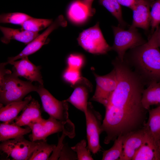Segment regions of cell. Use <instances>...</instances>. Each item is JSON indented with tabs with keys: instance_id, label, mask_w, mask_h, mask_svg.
<instances>
[{
	"instance_id": "obj_26",
	"label": "cell",
	"mask_w": 160,
	"mask_h": 160,
	"mask_svg": "<svg viewBox=\"0 0 160 160\" xmlns=\"http://www.w3.org/2000/svg\"><path fill=\"white\" fill-rule=\"evenodd\" d=\"M53 22L52 19L36 18L31 17L21 25V28L33 32L39 31L48 27Z\"/></svg>"
},
{
	"instance_id": "obj_13",
	"label": "cell",
	"mask_w": 160,
	"mask_h": 160,
	"mask_svg": "<svg viewBox=\"0 0 160 160\" xmlns=\"http://www.w3.org/2000/svg\"><path fill=\"white\" fill-rule=\"evenodd\" d=\"M154 0H139L132 10L133 20L130 27L139 28L147 31L151 26L150 8Z\"/></svg>"
},
{
	"instance_id": "obj_12",
	"label": "cell",
	"mask_w": 160,
	"mask_h": 160,
	"mask_svg": "<svg viewBox=\"0 0 160 160\" xmlns=\"http://www.w3.org/2000/svg\"><path fill=\"white\" fill-rule=\"evenodd\" d=\"M14 66L13 73L17 76H22L29 81L38 82L40 84L43 85V81L40 72L41 67L36 66L28 59V57L20 59L18 61L9 63Z\"/></svg>"
},
{
	"instance_id": "obj_18",
	"label": "cell",
	"mask_w": 160,
	"mask_h": 160,
	"mask_svg": "<svg viewBox=\"0 0 160 160\" xmlns=\"http://www.w3.org/2000/svg\"><path fill=\"white\" fill-rule=\"evenodd\" d=\"M31 95L21 101L10 103L4 106L0 103V120L3 122L12 123L18 116L19 113L32 100Z\"/></svg>"
},
{
	"instance_id": "obj_19",
	"label": "cell",
	"mask_w": 160,
	"mask_h": 160,
	"mask_svg": "<svg viewBox=\"0 0 160 160\" xmlns=\"http://www.w3.org/2000/svg\"><path fill=\"white\" fill-rule=\"evenodd\" d=\"M145 132L143 143L132 160H160V152L157 146Z\"/></svg>"
},
{
	"instance_id": "obj_34",
	"label": "cell",
	"mask_w": 160,
	"mask_h": 160,
	"mask_svg": "<svg viewBox=\"0 0 160 160\" xmlns=\"http://www.w3.org/2000/svg\"><path fill=\"white\" fill-rule=\"evenodd\" d=\"M67 135L64 132L61 136L59 139L57 145L56 146L53 151V153L51 156L49 157L48 160H58V159L60 153L64 144L63 141L65 137Z\"/></svg>"
},
{
	"instance_id": "obj_27",
	"label": "cell",
	"mask_w": 160,
	"mask_h": 160,
	"mask_svg": "<svg viewBox=\"0 0 160 160\" xmlns=\"http://www.w3.org/2000/svg\"><path fill=\"white\" fill-rule=\"evenodd\" d=\"M56 145L49 144L47 140H41L40 143L33 152L29 160H48L51 153L53 152Z\"/></svg>"
},
{
	"instance_id": "obj_30",
	"label": "cell",
	"mask_w": 160,
	"mask_h": 160,
	"mask_svg": "<svg viewBox=\"0 0 160 160\" xmlns=\"http://www.w3.org/2000/svg\"><path fill=\"white\" fill-rule=\"evenodd\" d=\"M150 11L152 34L160 24V0H154Z\"/></svg>"
},
{
	"instance_id": "obj_11",
	"label": "cell",
	"mask_w": 160,
	"mask_h": 160,
	"mask_svg": "<svg viewBox=\"0 0 160 160\" xmlns=\"http://www.w3.org/2000/svg\"><path fill=\"white\" fill-rule=\"evenodd\" d=\"M67 22L62 15H59L52 23L42 33L39 34L32 40L18 55L9 57L7 63L28 57L39 50L44 44L49 35L54 30L60 27H65Z\"/></svg>"
},
{
	"instance_id": "obj_1",
	"label": "cell",
	"mask_w": 160,
	"mask_h": 160,
	"mask_svg": "<svg viewBox=\"0 0 160 160\" xmlns=\"http://www.w3.org/2000/svg\"><path fill=\"white\" fill-rule=\"evenodd\" d=\"M117 76L116 87L105 106L102 132L105 133L104 143L109 144L119 136H125L143 128L148 111L141 99L145 85L126 63L119 62L113 66Z\"/></svg>"
},
{
	"instance_id": "obj_24",
	"label": "cell",
	"mask_w": 160,
	"mask_h": 160,
	"mask_svg": "<svg viewBox=\"0 0 160 160\" xmlns=\"http://www.w3.org/2000/svg\"><path fill=\"white\" fill-rule=\"evenodd\" d=\"M124 137L119 136L114 141L113 146L104 151L102 160H119L123 153V144Z\"/></svg>"
},
{
	"instance_id": "obj_17",
	"label": "cell",
	"mask_w": 160,
	"mask_h": 160,
	"mask_svg": "<svg viewBox=\"0 0 160 160\" xmlns=\"http://www.w3.org/2000/svg\"><path fill=\"white\" fill-rule=\"evenodd\" d=\"M68 19L72 22L81 24L94 15L82 0H75L69 5L67 11Z\"/></svg>"
},
{
	"instance_id": "obj_36",
	"label": "cell",
	"mask_w": 160,
	"mask_h": 160,
	"mask_svg": "<svg viewBox=\"0 0 160 160\" xmlns=\"http://www.w3.org/2000/svg\"><path fill=\"white\" fill-rule=\"evenodd\" d=\"M82 1L87 6L90 11L94 14L95 13V10L92 7V4L94 0H82Z\"/></svg>"
},
{
	"instance_id": "obj_33",
	"label": "cell",
	"mask_w": 160,
	"mask_h": 160,
	"mask_svg": "<svg viewBox=\"0 0 160 160\" xmlns=\"http://www.w3.org/2000/svg\"><path fill=\"white\" fill-rule=\"evenodd\" d=\"M59 160H76L77 159L76 153L71 147L70 148L68 145L64 144L62 148Z\"/></svg>"
},
{
	"instance_id": "obj_7",
	"label": "cell",
	"mask_w": 160,
	"mask_h": 160,
	"mask_svg": "<svg viewBox=\"0 0 160 160\" xmlns=\"http://www.w3.org/2000/svg\"><path fill=\"white\" fill-rule=\"evenodd\" d=\"M40 140L30 141L24 136L2 142L0 150L13 160H29L40 143Z\"/></svg>"
},
{
	"instance_id": "obj_16",
	"label": "cell",
	"mask_w": 160,
	"mask_h": 160,
	"mask_svg": "<svg viewBox=\"0 0 160 160\" xmlns=\"http://www.w3.org/2000/svg\"><path fill=\"white\" fill-rule=\"evenodd\" d=\"M22 111L21 115L13 122L17 126H28L32 122L38 121L43 119L41 116L40 105L34 99H32Z\"/></svg>"
},
{
	"instance_id": "obj_25",
	"label": "cell",
	"mask_w": 160,
	"mask_h": 160,
	"mask_svg": "<svg viewBox=\"0 0 160 160\" xmlns=\"http://www.w3.org/2000/svg\"><path fill=\"white\" fill-rule=\"evenodd\" d=\"M99 2L116 18L119 26L124 28L126 26V23L123 19L121 5L117 0H99Z\"/></svg>"
},
{
	"instance_id": "obj_32",
	"label": "cell",
	"mask_w": 160,
	"mask_h": 160,
	"mask_svg": "<svg viewBox=\"0 0 160 160\" xmlns=\"http://www.w3.org/2000/svg\"><path fill=\"white\" fill-rule=\"evenodd\" d=\"M68 67L79 70L84 63V59L81 55L77 54H71L67 59Z\"/></svg>"
},
{
	"instance_id": "obj_21",
	"label": "cell",
	"mask_w": 160,
	"mask_h": 160,
	"mask_svg": "<svg viewBox=\"0 0 160 160\" xmlns=\"http://www.w3.org/2000/svg\"><path fill=\"white\" fill-rule=\"evenodd\" d=\"M142 103L148 111L153 105H160V83L153 81L150 83L142 93Z\"/></svg>"
},
{
	"instance_id": "obj_10",
	"label": "cell",
	"mask_w": 160,
	"mask_h": 160,
	"mask_svg": "<svg viewBox=\"0 0 160 160\" xmlns=\"http://www.w3.org/2000/svg\"><path fill=\"white\" fill-rule=\"evenodd\" d=\"M96 83V89L91 100L103 105L104 107L115 90L117 84V79L114 68L109 73L99 76L93 72Z\"/></svg>"
},
{
	"instance_id": "obj_9",
	"label": "cell",
	"mask_w": 160,
	"mask_h": 160,
	"mask_svg": "<svg viewBox=\"0 0 160 160\" xmlns=\"http://www.w3.org/2000/svg\"><path fill=\"white\" fill-rule=\"evenodd\" d=\"M40 97L43 108L49 117L62 121L68 119V106L65 100L60 101L55 98L43 87L40 84L36 91Z\"/></svg>"
},
{
	"instance_id": "obj_2",
	"label": "cell",
	"mask_w": 160,
	"mask_h": 160,
	"mask_svg": "<svg viewBox=\"0 0 160 160\" xmlns=\"http://www.w3.org/2000/svg\"><path fill=\"white\" fill-rule=\"evenodd\" d=\"M157 27L144 44L130 49L124 60L147 86L153 81L160 83V50Z\"/></svg>"
},
{
	"instance_id": "obj_38",
	"label": "cell",
	"mask_w": 160,
	"mask_h": 160,
	"mask_svg": "<svg viewBox=\"0 0 160 160\" xmlns=\"http://www.w3.org/2000/svg\"><path fill=\"white\" fill-rule=\"evenodd\" d=\"M157 147L158 149V150L159 152H160V138H159V141L158 142L157 145Z\"/></svg>"
},
{
	"instance_id": "obj_20",
	"label": "cell",
	"mask_w": 160,
	"mask_h": 160,
	"mask_svg": "<svg viewBox=\"0 0 160 160\" xmlns=\"http://www.w3.org/2000/svg\"><path fill=\"white\" fill-rule=\"evenodd\" d=\"M148 112V117L144 128L157 146L160 138V105L149 109Z\"/></svg>"
},
{
	"instance_id": "obj_15",
	"label": "cell",
	"mask_w": 160,
	"mask_h": 160,
	"mask_svg": "<svg viewBox=\"0 0 160 160\" xmlns=\"http://www.w3.org/2000/svg\"><path fill=\"white\" fill-rule=\"evenodd\" d=\"M0 29L3 34L1 40L5 44L15 40L28 44L39 34L38 33L31 32L22 28L17 29L0 26Z\"/></svg>"
},
{
	"instance_id": "obj_8",
	"label": "cell",
	"mask_w": 160,
	"mask_h": 160,
	"mask_svg": "<svg viewBox=\"0 0 160 160\" xmlns=\"http://www.w3.org/2000/svg\"><path fill=\"white\" fill-rule=\"evenodd\" d=\"M85 115L88 148L92 153L95 154L100 150V136L102 132V116L90 102H88L87 112Z\"/></svg>"
},
{
	"instance_id": "obj_4",
	"label": "cell",
	"mask_w": 160,
	"mask_h": 160,
	"mask_svg": "<svg viewBox=\"0 0 160 160\" xmlns=\"http://www.w3.org/2000/svg\"><path fill=\"white\" fill-rule=\"evenodd\" d=\"M114 36V41L111 47V50L117 54V57L121 60H124L126 52L141 45L146 42L138 32L136 28L130 27L125 30L119 26L112 27Z\"/></svg>"
},
{
	"instance_id": "obj_22",
	"label": "cell",
	"mask_w": 160,
	"mask_h": 160,
	"mask_svg": "<svg viewBox=\"0 0 160 160\" xmlns=\"http://www.w3.org/2000/svg\"><path fill=\"white\" fill-rule=\"evenodd\" d=\"M31 131L28 126L23 128L16 125L13 122L11 124L3 122L0 124V141L2 142L23 137Z\"/></svg>"
},
{
	"instance_id": "obj_23",
	"label": "cell",
	"mask_w": 160,
	"mask_h": 160,
	"mask_svg": "<svg viewBox=\"0 0 160 160\" xmlns=\"http://www.w3.org/2000/svg\"><path fill=\"white\" fill-rule=\"evenodd\" d=\"M88 92L85 87L76 88L70 97L65 100L69 102L75 107L86 114L87 111Z\"/></svg>"
},
{
	"instance_id": "obj_35",
	"label": "cell",
	"mask_w": 160,
	"mask_h": 160,
	"mask_svg": "<svg viewBox=\"0 0 160 160\" xmlns=\"http://www.w3.org/2000/svg\"><path fill=\"white\" fill-rule=\"evenodd\" d=\"M121 5L128 7L132 10L139 0H117Z\"/></svg>"
},
{
	"instance_id": "obj_28",
	"label": "cell",
	"mask_w": 160,
	"mask_h": 160,
	"mask_svg": "<svg viewBox=\"0 0 160 160\" xmlns=\"http://www.w3.org/2000/svg\"><path fill=\"white\" fill-rule=\"evenodd\" d=\"M31 17L25 13L15 12L4 13L0 16V22L21 25L26 20Z\"/></svg>"
},
{
	"instance_id": "obj_14",
	"label": "cell",
	"mask_w": 160,
	"mask_h": 160,
	"mask_svg": "<svg viewBox=\"0 0 160 160\" xmlns=\"http://www.w3.org/2000/svg\"><path fill=\"white\" fill-rule=\"evenodd\" d=\"M146 132L144 127L124 136L123 151L119 160H132L144 140Z\"/></svg>"
},
{
	"instance_id": "obj_6",
	"label": "cell",
	"mask_w": 160,
	"mask_h": 160,
	"mask_svg": "<svg viewBox=\"0 0 160 160\" xmlns=\"http://www.w3.org/2000/svg\"><path fill=\"white\" fill-rule=\"evenodd\" d=\"M68 119L62 121L49 117L47 119L32 122L28 126L31 129L32 133L29 136L31 141L46 140L51 135L68 129L72 124Z\"/></svg>"
},
{
	"instance_id": "obj_5",
	"label": "cell",
	"mask_w": 160,
	"mask_h": 160,
	"mask_svg": "<svg viewBox=\"0 0 160 160\" xmlns=\"http://www.w3.org/2000/svg\"><path fill=\"white\" fill-rule=\"evenodd\" d=\"M77 40L79 45L85 50L93 54H105L111 50V47L104 37L99 22L80 33Z\"/></svg>"
},
{
	"instance_id": "obj_37",
	"label": "cell",
	"mask_w": 160,
	"mask_h": 160,
	"mask_svg": "<svg viewBox=\"0 0 160 160\" xmlns=\"http://www.w3.org/2000/svg\"><path fill=\"white\" fill-rule=\"evenodd\" d=\"M158 40L159 46L160 48V26H159L158 28Z\"/></svg>"
},
{
	"instance_id": "obj_3",
	"label": "cell",
	"mask_w": 160,
	"mask_h": 160,
	"mask_svg": "<svg viewBox=\"0 0 160 160\" xmlns=\"http://www.w3.org/2000/svg\"><path fill=\"white\" fill-rule=\"evenodd\" d=\"M5 63L1 65L0 102L3 105L22 101L27 94L36 91L38 86L30 81L19 79L18 76L9 70L6 69Z\"/></svg>"
},
{
	"instance_id": "obj_31",
	"label": "cell",
	"mask_w": 160,
	"mask_h": 160,
	"mask_svg": "<svg viewBox=\"0 0 160 160\" xmlns=\"http://www.w3.org/2000/svg\"><path fill=\"white\" fill-rule=\"evenodd\" d=\"M63 78L66 81L74 85L80 81L81 77L79 70L68 67L64 73Z\"/></svg>"
},
{
	"instance_id": "obj_29",
	"label": "cell",
	"mask_w": 160,
	"mask_h": 160,
	"mask_svg": "<svg viewBox=\"0 0 160 160\" xmlns=\"http://www.w3.org/2000/svg\"><path fill=\"white\" fill-rule=\"evenodd\" d=\"M87 141L82 140L74 146L71 147L72 150L76 153L78 160H94L90 151L86 147Z\"/></svg>"
}]
</instances>
